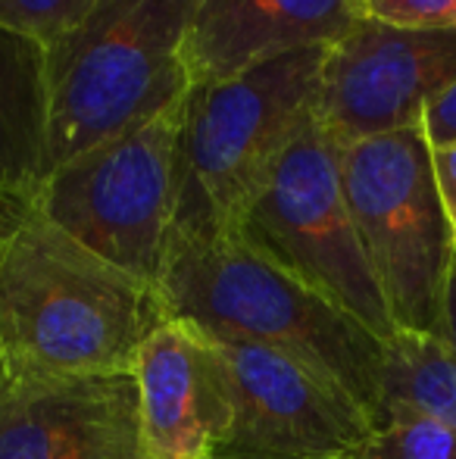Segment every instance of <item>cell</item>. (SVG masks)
I'll return each instance as SVG.
<instances>
[{
  "label": "cell",
  "instance_id": "8992f818",
  "mask_svg": "<svg viewBox=\"0 0 456 459\" xmlns=\"http://www.w3.org/2000/svg\"><path fill=\"white\" fill-rule=\"evenodd\" d=\"M341 182L397 332L438 334L456 244L422 128L341 147Z\"/></svg>",
  "mask_w": 456,
  "mask_h": 459
},
{
  "label": "cell",
  "instance_id": "4fadbf2b",
  "mask_svg": "<svg viewBox=\"0 0 456 459\" xmlns=\"http://www.w3.org/2000/svg\"><path fill=\"white\" fill-rule=\"evenodd\" d=\"M44 44L0 25V204L29 197L44 172Z\"/></svg>",
  "mask_w": 456,
  "mask_h": 459
},
{
  "label": "cell",
  "instance_id": "ba28073f",
  "mask_svg": "<svg viewBox=\"0 0 456 459\" xmlns=\"http://www.w3.org/2000/svg\"><path fill=\"white\" fill-rule=\"evenodd\" d=\"M213 344L231 387V429L213 459H344L375 429L341 385L304 359L254 341Z\"/></svg>",
  "mask_w": 456,
  "mask_h": 459
},
{
  "label": "cell",
  "instance_id": "5bb4252c",
  "mask_svg": "<svg viewBox=\"0 0 456 459\" xmlns=\"http://www.w3.org/2000/svg\"><path fill=\"white\" fill-rule=\"evenodd\" d=\"M388 410L419 412L456 431V353L438 334L397 332L384 341L382 416Z\"/></svg>",
  "mask_w": 456,
  "mask_h": 459
},
{
  "label": "cell",
  "instance_id": "3957f363",
  "mask_svg": "<svg viewBox=\"0 0 456 459\" xmlns=\"http://www.w3.org/2000/svg\"><path fill=\"white\" fill-rule=\"evenodd\" d=\"M201 0H98L44 48V176L153 116L191 88L185 44Z\"/></svg>",
  "mask_w": 456,
  "mask_h": 459
},
{
  "label": "cell",
  "instance_id": "7c38bea8",
  "mask_svg": "<svg viewBox=\"0 0 456 459\" xmlns=\"http://www.w3.org/2000/svg\"><path fill=\"white\" fill-rule=\"evenodd\" d=\"M359 22L357 0H201L185 44L191 85L262 60L331 48Z\"/></svg>",
  "mask_w": 456,
  "mask_h": 459
},
{
  "label": "cell",
  "instance_id": "9c48e42d",
  "mask_svg": "<svg viewBox=\"0 0 456 459\" xmlns=\"http://www.w3.org/2000/svg\"><path fill=\"white\" fill-rule=\"evenodd\" d=\"M456 79V29L422 31L359 19L325 48L316 122L341 147L419 128L422 113Z\"/></svg>",
  "mask_w": 456,
  "mask_h": 459
},
{
  "label": "cell",
  "instance_id": "9a60e30c",
  "mask_svg": "<svg viewBox=\"0 0 456 459\" xmlns=\"http://www.w3.org/2000/svg\"><path fill=\"white\" fill-rule=\"evenodd\" d=\"M344 459H456V431L409 410H388Z\"/></svg>",
  "mask_w": 456,
  "mask_h": 459
},
{
  "label": "cell",
  "instance_id": "52a82bcc",
  "mask_svg": "<svg viewBox=\"0 0 456 459\" xmlns=\"http://www.w3.org/2000/svg\"><path fill=\"white\" fill-rule=\"evenodd\" d=\"M182 103L44 176L31 206L69 238L157 288L176 212Z\"/></svg>",
  "mask_w": 456,
  "mask_h": 459
},
{
  "label": "cell",
  "instance_id": "e0dca14e",
  "mask_svg": "<svg viewBox=\"0 0 456 459\" xmlns=\"http://www.w3.org/2000/svg\"><path fill=\"white\" fill-rule=\"evenodd\" d=\"M357 10L359 19L397 25V29H456V0H357Z\"/></svg>",
  "mask_w": 456,
  "mask_h": 459
},
{
  "label": "cell",
  "instance_id": "30bf717a",
  "mask_svg": "<svg viewBox=\"0 0 456 459\" xmlns=\"http://www.w3.org/2000/svg\"><path fill=\"white\" fill-rule=\"evenodd\" d=\"M0 459H151L134 372L44 375L0 366Z\"/></svg>",
  "mask_w": 456,
  "mask_h": 459
},
{
  "label": "cell",
  "instance_id": "277c9868",
  "mask_svg": "<svg viewBox=\"0 0 456 459\" xmlns=\"http://www.w3.org/2000/svg\"><path fill=\"white\" fill-rule=\"evenodd\" d=\"M323 60L325 48H306L188 88L178 113L169 235H235L269 166L316 119Z\"/></svg>",
  "mask_w": 456,
  "mask_h": 459
},
{
  "label": "cell",
  "instance_id": "7a4b0ae2",
  "mask_svg": "<svg viewBox=\"0 0 456 459\" xmlns=\"http://www.w3.org/2000/svg\"><path fill=\"white\" fill-rule=\"evenodd\" d=\"M157 294L172 319L291 353L382 416L384 341L237 238L169 235Z\"/></svg>",
  "mask_w": 456,
  "mask_h": 459
},
{
  "label": "cell",
  "instance_id": "ffe728a7",
  "mask_svg": "<svg viewBox=\"0 0 456 459\" xmlns=\"http://www.w3.org/2000/svg\"><path fill=\"white\" fill-rule=\"evenodd\" d=\"M438 338L456 353V247H453L451 273H447V288H444V307H441Z\"/></svg>",
  "mask_w": 456,
  "mask_h": 459
},
{
  "label": "cell",
  "instance_id": "5b68a950",
  "mask_svg": "<svg viewBox=\"0 0 456 459\" xmlns=\"http://www.w3.org/2000/svg\"><path fill=\"white\" fill-rule=\"evenodd\" d=\"M231 238L353 316L378 341L397 334L344 197L341 144L316 119L269 166Z\"/></svg>",
  "mask_w": 456,
  "mask_h": 459
},
{
  "label": "cell",
  "instance_id": "ac0fdd59",
  "mask_svg": "<svg viewBox=\"0 0 456 459\" xmlns=\"http://www.w3.org/2000/svg\"><path fill=\"white\" fill-rule=\"evenodd\" d=\"M428 147L456 144V79L426 107L419 122Z\"/></svg>",
  "mask_w": 456,
  "mask_h": 459
},
{
  "label": "cell",
  "instance_id": "d6986e66",
  "mask_svg": "<svg viewBox=\"0 0 456 459\" xmlns=\"http://www.w3.org/2000/svg\"><path fill=\"white\" fill-rule=\"evenodd\" d=\"M432 169L441 206H444L447 225H451V235L456 244V144L432 147Z\"/></svg>",
  "mask_w": 456,
  "mask_h": 459
},
{
  "label": "cell",
  "instance_id": "6da1fadb",
  "mask_svg": "<svg viewBox=\"0 0 456 459\" xmlns=\"http://www.w3.org/2000/svg\"><path fill=\"white\" fill-rule=\"evenodd\" d=\"M169 319L157 288L82 247L31 206L0 204V366L13 372H132Z\"/></svg>",
  "mask_w": 456,
  "mask_h": 459
},
{
  "label": "cell",
  "instance_id": "2e32d148",
  "mask_svg": "<svg viewBox=\"0 0 456 459\" xmlns=\"http://www.w3.org/2000/svg\"><path fill=\"white\" fill-rule=\"evenodd\" d=\"M98 0H0V25L47 48L69 31Z\"/></svg>",
  "mask_w": 456,
  "mask_h": 459
},
{
  "label": "cell",
  "instance_id": "8fae6325",
  "mask_svg": "<svg viewBox=\"0 0 456 459\" xmlns=\"http://www.w3.org/2000/svg\"><path fill=\"white\" fill-rule=\"evenodd\" d=\"M141 435L151 459H213L231 429L219 347L185 319L157 325L134 357Z\"/></svg>",
  "mask_w": 456,
  "mask_h": 459
}]
</instances>
